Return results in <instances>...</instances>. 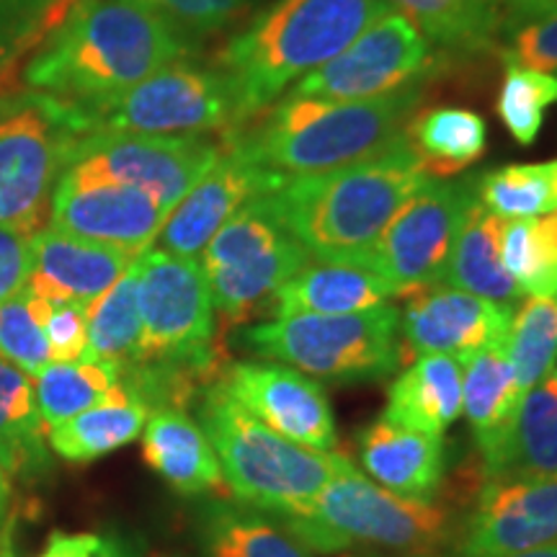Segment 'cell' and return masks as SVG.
<instances>
[{"label":"cell","mask_w":557,"mask_h":557,"mask_svg":"<svg viewBox=\"0 0 557 557\" xmlns=\"http://www.w3.org/2000/svg\"><path fill=\"white\" fill-rule=\"evenodd\" d=\"M186 54V41L137 0H75L24 70L26 86L67 103L122 94Z\"/></svg>","instance_id":"6da1fadb"},{"label":"cell","mask_w":557,"mask_h":557,"mask_svg":"<svg viewBox=\"0 0 557 557\" xmlns=\"http://www.w3.org/2000/svg\"><path fill=\"white\" fill-rule=\"evenodd\" d=\"M429 178L403 132L377 156L336 171L287 178L267 199L310 256L359 261Z\"/></svg>","instance_id":"7a4b0ae2"},{"label":"cell","mask_w":557,"mask_h":557,"mask_svg":"<svg viewBox=\"0 0 557 557\" xmlns=\"http://www.w3.org/2000/svg\"><path fill=\"white\" fill-rule=\"evenodd\" d=\"M421 101L418 83L364 101L284 96L225 139L278 178L312 176L377 156L408 127Z\"/></svg>","instance_id":"3957f363"},{"label":"cell","mask_w":557,"mask_h":557,"mask_svg":"<svg viewBox=\"0 0 557 557\" xmlns=\"http://www.w3.org/2000/svg\"><path fill=\"white\" fill-rule=\"evenodd\" d=\"M389 11L387 0H276L269 5L218 58L240 124L271 107L292 81L338 58Z\"/></svg>","instance_id":"277c9868"},{"label":"cell","mask_w":557,"mask_h":557,"mask_svg":"<svg viewBox=\"0 0 557 557\" xmlns=\"http://www.w3.org/2000/svg\"><path fill=\"white\" fill-rule=\"evenodd\" d=\"M276 519L312 555H336L351 547L431 555L455 540L449 508L387 491L354 468L348 457L315 496Z\"/></svg>","instance_id":"5b68a950"},{"label":"cell","mask_w":557,"mask_h":557,"mask_svg":"<svg viewBox=\"0 0 557 557\" xmlns=\"http://www.w3.org/2000/svg\"><path fill=\"white\" fill-rule=\"evenodd\" d=\"M199 423L212 442L230 493L274 517L310 500L346 462L336 451L308 449L271 431L220 382L201 395Z\"/></svg>","instance_id":"8992f818"},{"label":"cell","mask_w":557,"mask_h":557,"mask_svg":"<svg viewBox=\"0 0 557 557\" xmlns=\"http://www.w3.org/2000/svg\"><path fill=\"white\" fill-rule=\"evenodd\" d=\"M246 344L261 359L312 380H380L406 364L400 312L393 305L348 315H282L248 329Z\"/></svg>","instance_id":"52a82bcc"},{"label":"cell","mask_w":557,"mask_h":557,"mask_svg":"<svg viewBox=\"0 0 557 557\" xmlns=\"http://www.w3.org/2000/svg\"><path fill=\"white\" fill-rule=\"evenodd\" d=\"M137 305L143 336L129 369L143 372L135 374L178 377L214 367L218 310L199 259L163 248L145 250L137 259Z\"/></svg>","instance_id":"ba28073f"},{"label":"cell","mask_w":557,"mask_h":557,"mask_svg":"<svg viewBox=\"0 0 557 557\" xmlns=\"http://www.w3.org/2000/svg\"><path fill=\"white\" fill-rule=\"evenodd\" d=\"M78 109L34 94L0 101V227L39 233L75 145L86 137Z\"/></svg>","instance_id":"9c48e42d"},{"label":"cell","mask_w":557,"mask_h":557,"mask_svg":"<svg viewBox=\"0 0 557 557\" xmlns=\"http://www.w3.org/2000/svg\"><path fill=\"white\" fill-rule=\"evenodd\" d=\"M88 135H205L240 127L233 90L218 67L173 62L145 81L94 103H73Z\"/></svg>","instance_id":"30bf717a"},{"label":"cell","mask_w":557,"mask_h":557,"mask_svg":"<svg viewBox=\"0 0 557 557\" xmlns=\"http://www.w3.org/2000/svg\"><path fill=\"white\" fill-rule=\"evenodd\" d=\"M475 197L478 178H429L398 209L359 263L385 278L395 297H410L442 284L459 225Z\"/></svg>","instance_id":"8fae6325"},{"label":"cell","mask_w":557,"mask_h":557,"mask_svg":"<svg viewBox=\"0 0 557 557\" xmlns=\"http://www.w3.org/2000/svg\"><path fill=\"white\" fill-rule=\"evenodd\" d=\"M225 143L205 135H127L94 132L78 139L65 171L103 178L150 194L165 212H173L199 178L218 163Z\"/></svg>","instance_id":"7c38bea8"},{"label":"cell","mask_w":557,"mask_h":557,"mask_svg":"<svg viewBox=\"0 0 557 557\" xmlns=\"http://www.w3.org/2000/svg\"><path fill=\"white\" fill-rule=\"evenodd\" d=\"M431 45L400 13L389 11L361 37L299 78L292 94L325 101H364L418 83L431 67Z\"/></svg>","instance_id":"4fadbf2b"},{"label":"cell","mask_w":557,"mask_h":557,"mask_svg":"<svg viewBox=\"0 0 557 557\" xmlns=\"http://www.w3.org/2000/svg\"><path fill=\"white\" fill-rule=\"evenodd\" d=\"M220 385L271 431L308 449L333 451L338 444L331 400L315 380L278 361H235Z\"/></svg>","instance_id":"5bb4252c"},{"label":"cell","mask_w":557,"mask_h":557,"mask_svg":"<svg viewBox=\"0 0 557 557\" xmlns=\"http://www.w3.org/2000/svg\"><path fill=\"white\" fill-rule=\"evenodd\" d=\"M169 212L150 194L65 171L52 194L54 230L143 256L158 240Z\"/></svg>","instance_id":"9a60e30c"},{"label":"cell","mask_w":557,"mask_h":557,"mask_svg":"<svg viewBox=\"0 0 557 557\" xmlns=\"http://www.w3.org/2000/svg\"><path fill=\"white\" fill-rule=\"evenodd\" d=\"M557 545V478L487 480L459 557H504Z\"/></svg>","instance_id":"2e32d148"},{"label":"cell","mask_w":557,"mask_h":557,"mask_svg":"<svg viewBox=\"0 0 557 557\" xmlns=\"http://www.w3.org/2000/svg\"><path fill=\"white\" fill-rule=\"evenodd\" d=\"M513 310L455 287H434L410 295L400 312L403 351L408 357L447 354L465 361L480 348L508 338Z\"/></svg>","instance_id":"e0dca14e"},{"label":"cell","mask_w":557,"mask_h":557,"mask_svg":"<svg viewBox=\"0 0 557 557\" xmlns=\"http://www.w3.org/2000/svg\"><path fill=\"white\" fill-rule=\"evenodd\" d=\"M282 184L284 178L256 165L225 139L218 163L199 178V184L178 201L165 220L158 235L160 248L197 259L240 207L271 194Z\"/></svg>","instance_id":"ac0fdd59"},{"label":"cell","mask_w":557,"mask_h":557,"mask_svg":"<svg viewBox=\"0 0 557 557\" xmlns=\"http://www.w3.org/2000/svg\"><path fill=\"white\" fill-rule=\"evenodd\" d=\"M32 246V276L29 287L37 295L73 299L88 305L99 299L116 278L127 274L139 256L127 250L96 243L78 235L47 227L34 233Z\"/></svg>","instance_id":"d6986e66"},{"label":"cell","mask_w":557,"mask_h":557,"mask_svg":"<svg viewBox=\"0 0 557 557\" xmlns=\"http://www.w3.org/2000/svg\"><path fill=\"white\" fill-rule=\"evenodd\" d=\"M139 436H143V457L148 468L181 496L230 493L212 442L207 438L201 423L186 416L184 410H156Z\"/></svg>","instance_id":"ffe728a7"},{"label":"cell","mask_w":557,"mask_h":557,"mask_svg":"<svg viewBox=\"0 0 557 557\" xmlns=\"http://www.w3.org/2000/svg\"><path fill=\"white\" fill-rule=\"evenodd\" d=\"M367 475L403 498L434 500L444 480L442 436L423 434L380 418L359 438Z\"/></svg>","instance_id":"44dd1931"},{"label":"cell","mask_w":557,"mask_h":557,"mask_svg":"<svg viewBox=\"0 0 557 557\" xmlns=\"http://www.w3.org/2000/svg\"><path fill=\"white\" fill-rule=\"evenodd\" d=\"M395 289L359 261L308 263L271 299V310L282 315H348L389 305Z\"/></svg>","instance_id":"7402d4cb"},{"label":"cell","mask_w":557,"mask_h":557,"mask_svg":"<svg viewBox=\"0 0 557 557\" xmlns=\"http://www.w3.org/2000/svg\"><path fill=\"white\" fill-rule=\"evenodd\" d=\"M508 338L480 348L462 361V416L470 421L483 465L496 455L521 406Z\"/></svg>","instance_id":"603a6c76"},{"label":"cell","mask_w":557,"mask_h":557,"mask_svg":"<svg viewBox=\"0 0 557 557\" xmlns=\"http://www.w3.org/2000/svg\"><path fill=\"white\" fill-rule=\"evenodd\" d=\"M483 472L485 483L557 478V369L521 398L504 444Z\"/></svg>","instance_id":"cb8c5ba5"},{"label":"cell","mask_w":557,"mask_h":557,"mask_svg":"<svg viewBox=\"0 0 557 557\" xmlns=\"http://www.w3.org/2000/svg\"><path fill=\"white\" fill-rule=\"evenodd\" d=\"M462 416V361L447 354H423L387 389V421L444 436Z\"/></svg>","instance_id":"d4e9b609"},{"label":"cell","mask_w":557,"mask_h":557,"mask_svg":"<svg viewBox=\"0 0 557 557\" xmlns=\"http://www.w3.org/2000/svg\"><path fill=\"white\" fill-rule=\"evenodd\" d=\"M500 230H504V220L487 212L478 197L472 199L451 246L442 284L491 299L500 308L517 312L524 292L519 289L500 259Z\"/></svg>","instance_id":"484cf974"},{"label":"cell","mask_w":557,"mask_h":557,"mask_svg":"<svg viewBox=\"0 0 557 557\" xmlns=\"http://www.w3.org/2000/svg\"><path fill=\"white\" fill-rule=\"evenodd\" d=\"M148 418L150 403L120 382L94 408L50 426L47 438L54 455L65 462L88 465L135 442L143 434Z\"/></svg>","instance_id":"4316f807"},{"label":"cell","mask_w":557,"mask_h":557,"mask_svg":"<svg viewBox=\"0 0 557 557\" xmlns=\"http://www.w3.org/2000/svg\"><path fill=\"white\" fill-rule=\"evenodd\" d=\"M310 259L312 256L295 238H287L261 259L212 271L207 274V282L214 310L225 320V325L246 323L259 312L271 310V299L276 292L308 267Z\"/></svg>","instance_id":"83f0119b"},{"label":"cell","mask_w":557,"mask_h":557,"mask_svg":"<svg viewBox=\"0 0 557 557\" xmlns=\"http://www.w3.org/2000/svg\"><path fill=\"white\" fill-rule=\"evenodd\" d=\"M0 468L9 478L24 480H37L50 470L34 380L5 359H0Z\"/></svg>","instance_id":"f1b7e54d"},{"label":"cell","mask_w":557,"mask_h":557,"mask_svg":"<svg viewBox=\"0 0 557 557\" xmlns=\"http://www.w3.org/2000/svg\"><path fill=\"white\" fill-rule=\"evenodd\" d=\"M429 45L449 52H483L498 45L504 13L498 0H387Z\"/></svg>","instance_id":"f546056e"},{"label":"cell","mask_w":557,"mask_h":557,"mask_svg":"<svg viewBox=\"0 0 557 557\" xmlns=\"http://www.w3.org/2000/svg\"><path fill=\"white\" fill-rule=\"evenodd\" d=\"M406 135L423 169L434 178H447L470 169L487 148L483 116L457 107L421 111L408 122Z\"/></svg>","instance_id":"4dcf8cb0"},{"label":"cell","mask_w":557,"mask_h":557,"mask_svg":"<svg viewBox=\"0 0 557 557\" xmlns=\"http://www.w3.org/2000/svg\"><path fill=\"white\" fill-rule=\"evenodd\" d=\"M122 382V369L99 359L52 361L39 377H34V395L41 421L50 429L54 423L94 408Z\"/></svg>","instance_id":"1f68e13d"},{"label":"cell","mask_w":557,"mask_h":557,"mask_svg":"<svg viewBox=\"0 0 557 557\" xmlns=\"http://www.w3.org/2000/svg\"><path fill=\"white\" fill-rule=\"evenodd\" d=\"M88 359L109 361L122 372L135 364L143 320L137 305V261L99 299L88 305Z\"/></svg>","instance_id":"d6a6232c"},{"label":"cell","mask_w":557,"mask_h":557,"mask_svg":"<svg viewBox=\"0 0 557 557\" xmlns=\"http://www.w3.org/2000/svg\"><path fill=\"white\" fill-rule=\"evenodd\" d=\"M500 259L524 295L557 297V212L504 220Z\"/></svg>","instance_id":"836d02e7"},{"label":"cell","mask_w":557,"mask_h":557,"mask_svg":"<svg viewBox=\"0 0 557 557\" xmlns=\"http://www.w3.org/2000/svg\"><path fill=\"white\" fill-rule=\"evenodd\" d=\"M478 199L500 220L547 218L557 212V160L513 163L478 178Z\"/></svg>","instance_id":"e575fe53"},{"label":"cell","mask_w":557,"mask_h":557,"mask_svg":"<svg viewBox=\"0 0 557 557\" xmlns=\"http://www.w3.org/2000/svg\"><path fill=\"white\" fill-rule=\"evenodd\" d=\"M209 557H305V549L274 521L227 504H214L201 519Z\"/></svg>","instance_id":"d590c367"},{"label":"cell","mask_w":557,"mask_h":557,"mask_svg":"<svg viewBox=\"0 0 557 557\" xmlns=\"http://www.w3.org/2000/svg\"><path fill=\"white\" fill-rule=\"evenodd\" d=\"M287 238H292V235L287 233V227L282 225V220L276 218L267 194H263V197L240 207L238 212L218 230V235H214V238L207 243V248L199 253V263L201 269H205V274L233 269L240 267V263L261 259L269 250L282 246Z\"/></svg>","instance_id":"8d00e7d4"},{"label":"cell","mask_w":557,"mask_h":557,"mask_svg":"<svg viewBox=\"0 0 557 557\" xmlns=\"http://www.w3.org/2000/svg\"><path fill=\"white\" fill-rule=\"evenodd\" d=\"M508 354L521 395L545 380L557 361V297H529L513 312Z\"/></svg>","instance_id":"74e56055"},{"label":"cell","mask_w":557,"mask_h":557,"mask_svg":"<svg viewBox=\"0 0 557 557\" xmlns=\"http://www.w3.org/2000/svg\"><path fill=\"white\" fill-rule=\"evenodd\" d=\"M553 103H557L555 75L529 67H506L496 111L519 145H532L537 139Z\"/></svg>","instance_id":"f35d334b"},{"label":"cell","mask_w":557,"mask_h":557,"mask_svg":"<svg viewBox=\"0 0 557 557\" xmlns=\"http://www.w3.org/2000/svg\"><path fill=\"white\" fill-rule=\"evenodd\" d=\"M75 0H0V73L60 24Z\"/></svg>","instance_id":"ab89813d"},{"label":"cell","mask_w":557,"mask_h":557,"mask_svg":"<svg viewBox=\"0 0 557 557\" xmlns=\"http://www.w3.org/2000/svg\"><path fill=\"white\" fill-rule=\"evenodd\" d=\"M0 359L29 374L32 380L52 364L50 341L32 315L24 289L0 305Z\"/></svg>","instance_id":"60d3db41"},{"label":"cell","mask_w":557,"mask_h":557,"mask_svg":"<svg viewBox=\"0 0 557 557\" xmlns=\"http://www.w3.org/2000/svg\"><path fill=\"white\" fill-rule=\"evenodd\" d=\"M32 315L45 331L52 348V361H75L86 357L88 348V310L73 299L37 295L24 287Z\"/></svg>","instance_id":"b9f144b4"},{"label":"cell","mask_w":557,"mask_h":557,"mask_svg":"<svg viewBox=\"0 0 557 557\" xmlns=\"http://www.w3.org/2000/svg\"><path fill=\"white\" fill-rule=\"evenodd\" d=\"M498 41L506 67L540 70L557 78V9L504 26Z\"/></svg>","instance_id":"7bdbcfd3"},{"label":"cell","mask_w":557,"mask_h":557,"mask_svg":"<svg viewBox=\"0 0 557 557\" xmlns=\"http://www.w3.org/2000/svg\"><path fill=\"white\" fill-rule=\"evenodd\" d=\"M165 18L181 37H205L246 16L253 0H137Z\"/></svg>","instance_id":"ee69618b"},{"label":"cell","mask_w":557,"mask_h":557,"mask_svg":"<svg viewBox=\"0 0 557 557\" xmlns=\"http://www.w3.org/2000/svg\"><path fill=\"white\" fill-rule=\"evenodd\" d=\"M32 235L0 227V305L16 297L32 276Z\"/></svg>","instance_id":"f6af8a7d"},{"label":"cell","mask_w":557,"mask_h":557,"mask_svg":"<svg viewBox=\"0 0 557 557\" xmlns=\"http://www.w3.org/2000/svg\"><path fill=\"white\" fill-rule=\"evenodd\" d=\"M103 542L99 534H70V532H52L47 540V547L41 549L39 557H99L103 553Z\"/></svg>","instance_id":"bcb514c9"},{"label":"cell","mask_w":557,"mask_h":557,"mask_svg":"<svg viewBox=\"0 0 557 557\" xmlns=\"http://www.w3.org/2000/svg\"><path fill=\"white\" fill-rule=\"evenodd\" d=\"M498 3L500 13H504V26L557 9V0H498ZM504 26H500V32H504Z\"/></svg>","instance_id":"7dc6e473"},{"label":"cell","mask_w":557,"mask_h":557,"mask_svg":"<svg viewBox=\"0 0 557 557\" xmlns=\"http://www.w3.org/2000/svg\"><path fill=\"white\" fill-rule=\"evenodd\" d=\"M0 557H16V547H13V521H0Z\"/></svg>","instance_id":"c3c4849f"},{"label":"cell","mask_w":557,"mask_h":557,"mask_svg":"<svg viewBox=\"0 0 557 557\" xmlns=\"http://www.w3.org/2000/svg\"><path fill=\"white\" fill-rule=\"evenodd\" d=\"M9 504H11V478L9 472L0 468V521H3Z\"/></svg>","instance_id":"681fc988"},{"label":"cell","mask_w":557,"mask_h":557,"mask_svg":"<svg viewBox=\"0 0 557 557\" xmlns=\"http://www.w3.org/2000/svg\"><path fill=\"white\" fill-rule=\"evenodd\" d=\"M504 557H557V545L529 549V553H517V555H504Z\"/></svg>","instance_id":"f907efd6"},{"label":"cell","mask_w":557,"mask_h":557,"mask_svg":"<svg viewBox=\"0 0 557 557\" xmlns=\"http://www.w3.org/2000/svg\"><path fill=\"white\" fill-rule=\"evenodd\" d=\"M348 557H351V555H348ZM369 557H372V555H369ZM403 557H436V555H403Z\"/></svg>","instance_id":"816d5d0a"},{"label":"cell","mask_w":557,"mask_h":557,"mask_svg":"<svg viewBox=\"0 0 557 557\" xmlns=\"http://www.w3.org/2000/svg\"><path fill=\"white\" fill-rule=\"evenodd\" d=\"M99 557H109V553H107V547H103V553H101Z\"/></svg>","instance_id":"f5cc1de1"}]
</instances>
